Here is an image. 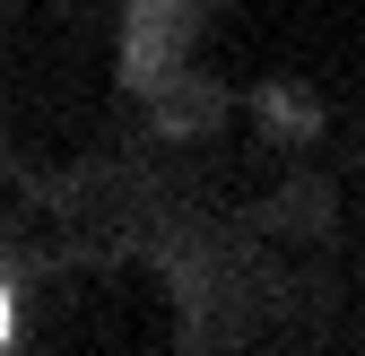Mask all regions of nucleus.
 Here are the masks:
<instances>
[{"instance_id":"1","label":"nucleus","mask_w":365,"mask_h":356,"mask_svg":"<svg viewBox=\"0 0 365 356\" xmlns=\"http://www.w3.org/2000/svg\"><path fill=\"white\" fill-rule=\"evenodd\" d=\"M0 339H9V304H0Z\"/></svg>"}]
</instances>
